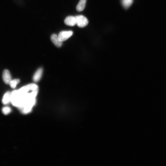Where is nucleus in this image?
I'll return each instance as SVG.
<instances>
[{"mask_svg": "<svg viewBox=\"0 0 166 166\" xmlns=\"http://www.w3.org/2000/svg\"><path fill=\"white\" fill-rule=\"evenodd\" d=\"M2 111L5 114H7L11 111V108L9 107H5L3 109Z\"/></svg>", "mask_w": 166, "mask_h": 166, "instance_id": "f8f14e48", "label": "nucleus"}, {"mask_svg": "<svg viewBox=\"0 0 166 166\" xmlns=\"http://www.w3.org/2000/svg\"><path fill=\"white\" fill-rule=\"evenodd\" d=\"M50 39L51 41L56 47L60 48L62 46V42L60 41L58 35L56 34H54L51 35Z\"/></svg>", "mask_w": 166, "mask_h": 166, "instance_id": "39448f33", "label": "nucleus"}, {"mask_svg": "<svg viewBox=\"0 0 166 166\" xmlns=\"http://www.w3.org/2000/svg\"><path fill=\"white\" fill-rule=\"evenodd\" d=\"M12 1L19 7H23L25 4L24 0H12Z\"/></svg>", "mask_w": 166, "mask_h": 166, "instance_id": "9b49d317", "label": "nucleus"}, {"mask_svg": "<svg viewBox=\"0 0 166 166\" xmlns=\"http://www.w3.org/2000/svg\"><path fill=\"white\" fill-rule=\"evenodd\" d=\"M3 79L5 84H9L11 80V77L9 70H5L4 71L3 74Z\"/></svg>", "mask_w": 166, "mask_h": 166, "instance_id": "20e7f679", "label": "nucleus"}, {"mask_svg": "<svg viewBox=\"0 0 166 166\" xmlns=\"http://www.w3.org/2000/svg\"><path fill=\"white\" fill-rule=\"evenodd\" d=\"M76 18V24L80 28H84L88 23V19L84 16L78 15L75 16Z\"/></svg>", "mask_w": 166, "mask_h": 166, "instance_id": "f257e3e1", "label": "nucleus"}, {"mask_svg": "<svg viewBox=\"0 0 166 166\" xmlns=\"http://www.w3.org/2000/svg\"><path fill=\"white\" fill-rule=\"evenodd\" d=\"M87 0H80L76 7V10L79 12H81L84 9Z\"/></svg>", "mask_w": 166, "mask_h": 166, "instance_id": "0eeeda50", "label": "nucleus"}, {"mask_svg": "<svg viewBox=\"0 0 166 166\" xmlns=\"http://www.w3.org/2000/svg\"><path fill=\"white\" fill-rule=\"evenodd\" d=\"M11 94L10 92H8L4 94L2 99V103L4 104H7L11 101Z\"/></svg>", "mask_w": 166, "mask_h": 166, "instance_id": "6e6552de", "label": "nucleus"}, {"mask_svg": "<svg viewBox=\"0 0 166 166\" xmlns=\"http://www.w3.org/2000/svg\"><path fill=\"white\" fill-rule=\"evenodd\" d=\"M65 23L67 25L70 26H74L76 24L75 17L69 16L67 17L65 20Z\"/></svg>", "mask_w": 166, "mask_h": 166, "instance_id": "7ed1b4c3", "label": "nucleus"}, {"mask_svg": "<svg viewBox=\"0 0 166 166\" xmlns=\"http://www.w3.org/2000/svg\"><path fill=\"white\" fill-rule=\"evenodd\" d=\"M133 2V0H122V4L126 9L129 8Z\"/></svg>", "mask_w": 166, "mask_h": 166, "instance_id": "1a4fd4ad", "label": "nucleus"}, {"mask_svg": "<svg viewBox=\"0 0 166 166\" xmlns=\"http://www.w3.org/2000/svg\"><path fill=\"white\" fill-rule=\"evenodd\" d=\"M73 34L72 31H63L60 32L58 36L60 41L62 42L69 39Z\"/></svg>", "mask_w": 166, "mask_h": 166, "instance_id": "f03ea898", "label": "nucleus"}, {"mask_svg": "<svg viewBox=\"0 0 166 166\" xmlns=\"http://www.w3.org/2000/svg\"><path fill=\"white\" fill-rule=\"evenodd\" d=\"M43 73V69L40 68L36 71L33 77V80L35 82H39L41 78Z\"/></svg>", "mask_w": 166, "mask_h": 166, "instance_id": "423d86ee", "label": "nucleus"}, {"mask_svg": "<svg viewBox=\"0 0 166 166\" xmlns=\"http://www.w3.org/2000/svg\"><path fill=\"white\" fill-rule=\"evenodd\" d=\"M20 82V80L18 79H14L11 80L10 83L11 87L12 88H15L16 85Z\"/></svg>", "mask_w": 166, "mask_h": 166, "instance_id": "9d476101", "label": "nucleus"}]
</instances>
